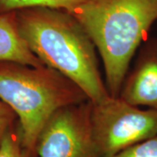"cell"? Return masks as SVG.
<instances>
[{"label": "cell", "mask_w": 157, "mask_h": 157, "mask_svg": "<svg viewBox=\"0 0 157 157\" xmlns=\"http://www.w3.org/2000/svg\"><path fill=\"white\" fill-rule=\"evenodd\" d=\"M18 31L43 64L78 86L93 103L111 96L102 77L93 40L72 13L33 7L16 11Z\"/></svg>", "instance_id": "6da1fadb"}, {"label": "cell", "mask_w": 157, "mask_h": 157, "mask_svg": "<svg viewBox=\"0 0 157 157\" xmlns=\"http://www.w3.org/2000/svg\"><path fill=\"white\" fill-rule=\"evenodd\" d=\"M72 14L101 58L109 94L119 97L133 58L157 21V0H86Z\"/></svg>", "instance_id": "7a4b0ae2"}, {"label": "cell", "mask_w": 157, "mask_h": 157, "mask_svg": "<svg viewBox=\"0 0 157 157\" xmlns=\"http://www.w3.org/2000/svg\"><path fill=\"white\" fill-rule=\"evenodd\" d=\"M0 101L16 113L23 145L35 152L39 134L53 113L89 100L53 68L6 61L0 62Z\"/></svg>", "instance_id": "3957f363"}, {"label": "cell", "mask_w": 157, "mask_h": 157, "mask_svg": "<svg viewBox=\"0 0 157 157\" xmlns=\"http://www.w3.org/2000/svg\"><path fill=\"white\" fill-rule=\"evenodd\" d=\"M92 129L101 157H112L157 135V110L142 109L120 97L92 102Z\"/></svg>", "instance_id": "277c9868"}, {"label": "cell", "mask_w": 157, "mask_h": 157, "mask_svg": "<svg viewBox=\"0 0 157 157\" xmlns=\"http://www.w3.org/2000/svg\"><path fill=\"white\" fill-rule=\"evenodd\" d=\"M92 102L58 109L46 121L36 143L38 157H101L94 139Z\"/></svg>", "instance_id": "5b68a950"}, {"label": "cell", "mask_w": 157, "mask_h": 157, "mask_svg": "<svg viewBox=\"0 0 157 157\" xmlns=\"http://www.w3.org/2000/svg\"><path fill=\"white\" fill-rule=\"evenodd\" d=\"M119 97L137 107L157 110V37L141 44Z\"/></svg>", "instance_id": "8992f818"}, {"label": "cell", "mask_w": 157, "mask_h": 157, "mask_svg": "<svg viewBox=\"0 0 157 157\" xmlns=\"http://www.w3.org/2000/svg\"><path fill=\"white\" fill-rule=\"evenodd\" d=\"M6 61L33 67L44 66L19 33L16 11L0 14V62Z\"/></svg>", "instance_id": "52a82bcc"}, {"label": "cell", "mask_w": 157, "mask_h": 157, "mask_svg": "<svg viewBox=\"0 0 157 157\" xmlns=\"http://www.w3.org/2000/svg\"><path fill=\"white\" fill-rule=\"evenodd\" d=\"M86 0H0V14L33 7L60 9L73 13Z\"/></svg>", "instance_id": "ba28073f"}, {"label": "cell", "mask_w": 157, "mask_h": 157, "mask_svg": "<svg viewBox=\"0 0 157 157\" xmlns=\"http://www.w3.org/2000/svg\"><path fill=\"white\" fill-rule=\"evenodd\" d=\"M0 157H38L23 145L17 121L6 132L0 146Z\"/></svg>", "instance_id": "9c48e42d"}, {"label": "cell", "mask_w": 157, "mask_h": 157, "mask_svg": "<svg viewBox=\"0 0 157 157\" xmlns=\"http://www.w3.org/2000/svg\"><path fill=\"white\" fill-rule=\"evenodd\" d=\"M112 157H157V135L129 147Z\"/></svg>", "instance_id": "30bf717a"}, {"label": "cell", "mask_w": 157, "mask_h": 157, "mask_svg": "<svg viewBox=\"0 0 157 157\" xmlns=\"http://www.w3.org/2000/svg\"><path fill=\"white\" fill-rule=\"evenodd\" d=\"M17 115L7 104L0 101V146L6 132L17 121Z\"/></svg>", "instance_id": "8fae6325"}]
</instances>
